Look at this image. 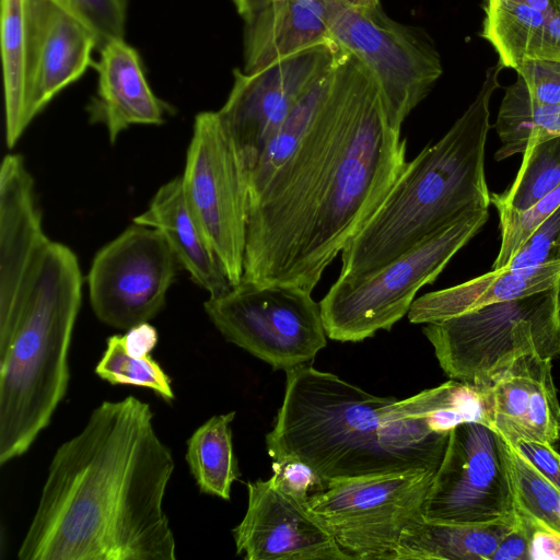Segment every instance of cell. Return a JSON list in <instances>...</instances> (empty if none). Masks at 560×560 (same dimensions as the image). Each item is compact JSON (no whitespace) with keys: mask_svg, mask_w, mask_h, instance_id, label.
Masks as SVG:
<instances>
[{"mask_svg":"<svg viewBox=\"0 0 560 560\" xmlns=\"http://www.w3.org/2000/svg\"><path fill=\"white\" fill-rule=\"evenodd\" d=\"M406 164L375 81L345 51L304 138L248 200L242 280L312 292Z\"/></svg>","mask_w":560,"mask_h":560,"instance_id":"1","label":"cell"},{"mask_svg":"<svg viewBox=\"0 0 560 560\" xmlns=\"http://www.w3.org/2000/svg\"><path fill=\"white\" fill-rule=\"evenodd\" d=\"M149 404L102 401L55 452L20 560H175L164 511L175 469Z\"/></svg>","mask_w":560,"mask_h":560,"instance_id":"2","label":"cell"},{"mask_svg":"<svg viewBox=\"0 0 560 560\" xmlns=\"http://www.w3.org/2000/svg\"><path fill=\"white\" fill-rule=\"evenodd\" d=\"M75 253L45 233L35 186L0 189V464L48 427L70 380L82 301Z\"/></svg>","mask_w":560,"mask_h":560,"instance_id":"3","label":"cell"},{"mask_svg":"<svg viewBox=\"0 0 560 560\" xmlns=\"http://www.w3.org/2000/svg\"><path fill=\"white\" fill-rule=\"evenodd\" d=\"M285 390L266 445L272 459L294 457L326 482L423 468L436 470L448 434L380 397L303 364L285 371Z\"/></svg>","mask_w":560,"mask_h":560,"instance_id":"4","label":"cell"},{"mask_svg":"<svg viewBox=\"0 0 560 560\" xmlns=\"http://www.w3.org/2000/svg\"><path fill=\"white\" fill-rule=\"evenodd\" d=\"M504 66L486 71L475 100L448 131L404 171L363 228L341 252L340 281L366 277L460 215L491 203L485 174L490 101Z\"/></svg>","mask_w":560,"mask_h":560,"instance_id":"5","label":"cell"},{"mask_svg":"<svg viewBox=\"0 0 560 560\" xmlns=\"http://www.w3.org/2000/svg\"><path fill=\"white\" fill-rule=\"evenodd\" d=\"M423 334L450 378L490 386L523 355H560L556 284L532 295L425 324Z\"/></svg>","mask_w":560,"mask_h":560,"instance_id":"6","label":"cell"},{"mask_svg":"<svg viewBox=\"0 0 560 560\" xmlns=\"http://www.w3.org/2000/svg\"><path fill=\"white\" fill-rule=\"evenodd\" d=\"M488 218V209L469 211L373 273L353 281L337 279L319 302L327 337L359 342L390 330L408 313L417 292L435 281Z\"/></svg>","mask_w":560,"mask_h":560,"instance_id":"7","label":"cell"},{"mask_svg":"<svg viewBox=\"0 0 560 560\" xmlns=\"http://www.w3.org/2000/svg\"><path fill=\"white\" fill-rule=\"evenodd\" d=\"M434 470L329 480L306 504L350 560H396L404 529L423 517Z\"/></svg>","mask_w":560,"mask_h":560,"instance_id":"8","label":"cell"},{"mask_svg":"<svg viewBox=\"0 0 560 560\" xmlns=\"http://www.w3.org/2000/svg\"><path fill=\"white\" fill-rule=\"evenodd\" d=\"M300 287L241 280L209 296L205 311L224 339L273 370L311 364L326 347L319 303Z\"/></svg>","mask_w":560,"mask_h":560,"instance_id":"9","label":"cell"},{"mask_svg":"<svg viewBox=\"0 0 560 560\" xmlns=\"http://www.w3.org/2000/svg\"><path fill=\"white\" fill-rule=\"evenodd\" d=\"M329 40L368 70L389 124L399 131L443 72L440 54L425 32L388 18L380 0L345 10L331 25Z\"/></svg>","mask_w":560,"mask_h":560,"instance_id":"10","label":"cell"},{"mask_svg":"<svg viewBox=\"0 0 560 560\" xmlns=\"http://www.w3.org/2000/svg\"><path fill=\"white\" fill-rule=\"evenodd\" d=\"M180 182L187 206L232 285L240 283L246 247L247 179L218 112L195 117Z\"/></svg>","mask_w":560,"mask_h":560,"instance_id":"11","label":"cell"},{"mask_svg":"<svg viewBox=\"0 0 560 560\" xmlns=\"http://www.w3.org/2000/svg\"><path fill=\"white\" fill-rule=\"evenodd\" d=\"M514 512L505 440L482 423L458 424L448 434L423 504V518L488 524Z\"/></svg>","mask_w":560,"mask_h":560,"instance_id":"12","label":"cell"},{"mask_svg":"<svg viewBox=\"0 0 560 560\" xmlns=\"http://www.w3.org/2000/svg\"><path fill=\"white\" fill-rule=\"evenodd\" d=\"M345 51L326 42L245 73L234 70V83L218 110L247 175L267 141L296 104L338 63Z\"/></svg>","mask_w":560,"mask_h":560,"instance_id":"13","label":"cell"},{"mask_svg":"<svg viewBox=\"0 0 560 560\" xmlns=\"http://www.w3.org/2000/svg\"><path fill=\"white\" fill-rule=\"evenodd\" d=\"M178 267L159 231L132 223L93 258L88 287L95 316L126 331L149 323L165 306Z\"/></svg>","mask_w":560,"mask_h":560,"instance_id":"14","label":"cell"},{"mask_svg":"<svg viewBox=\"0 0 560 560\" xmlns=\"http://www.w3.org/2000/svg\"><path fill=\"white\" fill-rule=\"evenodd\" d=\"M246 486V513L232 530L237 555L246 560H350L307 504L271 477Z\"/></svg>","mask_w":560,"mask_h":560,"instance_id":"15","label":"cell"},{"mask_svg":"<svg viewBox=\"0 0 560 560\" xmlns=\"http://www.w3.org/2000/svg\"><path fill=\"white\" fill-rule=\"evenodd\" d=\"M30 122L92 61L98 38L90 24L65 0H28Z\"/></svg>","mask_w":560,"mask_h":560,"instance_id":"16","label":"cell"},{"mask_svg":"<svg viewBox=\"0 0 560 560\" xmlns=\"http://www.w3.org/2000/svg\"><path fill=\"white\" fill-rule=\"evenodd\" d=\"M373 0H261L244 20V69L256 72L300 50L329 40L331 25L348 8Z\"/></svg>","mask_w":560,"mask_h":560,"instance_id":"17","label":"cell"},{"mask_svg":"<svg viewBox=\"0 0 560 560\" xmlns=\"http://www.w3.org/2000/svg\"><path fill=\"white\" fill-rule=\"evenodd\" d=\"M551 361L538 354L523 355L490 385L492 429L505 441L527 439L552 445L558 439L560 402Z\"/></svg>","mask_w":560,"mask_h":560,"instance_id":"18","label":"cell"},{"mask_svg":"<svg viewBox=\"0 0 560 560\" xmlns=\"http://www.w3.org/2000/svg\"><path fill=\"white\" fill-rule=\"evenodd\" d=\"M97 91L88 105L91 124L106 128L110 143L132 125H161L166 105L152 92L137 50L124 37L100 47Z\"/></svg>","mask_w":560,"mask_h":560,"instance_id":"19","label":"cell"},{"mask_svg":"<svg viewBox=\"0 0 560 560\" xmlns=\"http://www.w3.org/2000/svg\"><path fill=\"white\" fill-rule=\"evenodd\" d=\"M132 221L159 231L180 267L209 296L220 295L232 288L220 259L187 206L180 176L163 184L147 210Z\"/></svg>","mask_w":560,"mask_h":560,"instance_id":"20","label":"cell"},{"mask_svg":"<svg viewBox=\"0 0 560 560\" xmlns=\"http://www.w3.org/2000/svg\"><path fill=\"white\" fill-rule=\"evenodd\" d=\"M560 278V259L536 267L490 272L416 299L407 315L412 324L441 322L483 306L551 289Z\"/></svg>","mask_w":560,"mask_h":560,"instance_id":"21","label":"cell"},{"mask_svg":"<svg viewBox=\"0 0 560 560\" xmlns=\"http://www.w3.org/2000/svg\"><path fill=\"white\" fill-rule=\"evenodd\" d=\"M514 523L515 512L488 524L430 522L421 517L404 529L396 560H490Z\"/></svg>","mask_w":560,"mask_h":560,"instance_id":"22","label":"cell"},{"mask_svg":"<svg viewBox=\"0 0 560 560\" xmlns=\"http://www.w3.org/2000/svg\"><path fill=\"white\" fill-rule=\"evenodd\" d=\"M30 2L1 0L5 142L12 149L30 125L28 100Z\"/></svg>","mask_w":560,"mask_h":560,"instance_id":"23","label":"cell"},{"mask_svg":"<svg viewBox=\"0 0 560 560\" xmlns=\"http://www.w3.org/2000/svg\"><path fill=\"white\" fill-rule=\"evenodd\" d=\"M406 416L421 419L440 434L462 423L477 422L493 425V399L490 386L450 380L400 400Z\"/></svg>","mask_w":560,"mask_h":560,"instance_id":"24","label":"cell"},{"mask_svg":"<svg viewBox=\"0 0 560 560\" xmlns=\"http://www.w3.org/2000/svg\"><path fill=\"white\" fill-rule=\"evenodd\" d=\"M235 411L217 415L187 440L186 462L201 493L229 501L241 472L233 451L231 423Z\"/></svg>","mask_w":560,"mask_h":560,"instance_id":"25","label":"cell"},{"mask_svg":"<svg viewBox=\"0 0 560 560\" xmlns=\"http://www.w3.org/2000/svg\"><path fill=\"white\" fill-rule=\"evenodd\" d=\"M494 127L501 141L494 159L501 161L523 153L530 139L560 136V104L537 103L517 75L505 89Z\"/></svg>","mask_w":560,"mask_h":560,"instance_id":"26","label":"cell"},{"mask_svg":"<svg viewBox=\"0 0 560 560\" xmlns=\"http://www.w3.org/2000/svg\"><path fill=\"white\" fill-rule=\"evenodd\" d=\"M547 14L509 0H486L481 36L504 68L516 70L534 60Z\"/></svg>","mask_w":560,"mask_h":560,"instance_id":"27","label":"cell"},{"mask_svg":"<svg viewBox=\"0 0 560 560\" xmlns=\"http://www.w3.org/2000/svg\"><path fill=\"white\" fill-rule=\"evenodd\" d=\"M336 66L296 104L267 141L247 175L248 200L264 189L304 138L330 89Z\"/></svg>","mask_w":560,"mask_h":560,"instance_id":"28","label":"cell"},{"mask_svg":"<svg viewBox=\"0 0 560 560\" xmlns=\"http://www.w3.org/2000/svg\"><path fill=\"white\" fill-rule=\"evenodd\" d=\"M512 185L491 194L497 211H523L560 186V136L530 139Z\"/></svg>","mask_w":560,"mask_h":560,"instance_id":"29","label":"cell"},{"mask_svg":"<svg viewBox=\"0 0 560 560\" xmlns=\"http://www.w3.org/2000/svg\"><path fill=\"white\" fill-rule=\"evenodd\" d=\"M150 352L130 347L125 334L113 335L107 339L94 372L112 385L148 388L171 401L175 398L171 378Z\"/></svg>","mask_w":560,"mask_h":560,"instance_id":"30","label":"cell"},{"mask_svg":"<svg viewBox=\"0 0 560 560\" xmlns=\"http://www.w3.org/2000/svg\"><path fill=\"white\" fill-rule=\"evenodd\" d=\"M505 454L515 508L560 532V491L506 441Z\"/></svg>","mask_w":560,"mask_h":560,"instance_id":"31","label":"cell"},{"mask_svg":"<svg viewBox=\"0 0 560 560\" xmlns=\"http://www.w3.org/2000/svg\"><path fill=\"white\" fill-rule=\"evenodd\" d=\"M560 206V186L523 211H498L501 245L493 269L504 268L518 248Z\"/></svg>","mask_w":560,"mask_h":560,"instance_id":"32","label":"cell"},{"mask_svg":"<svg viewBox=\"0 0 560 560\" xmlns=\"http://www.w3.org/2000/svg\"><path fill=\"white\" fill-rule=\"evenodd\" d=\"M557 259H560V206L527 238L504 268L518 270Z\"/></svg>","mask_w":560,"mask_h":560,"instance_id":"33","label":"cell"},{"mask_svg":"<svg viewBox=\"0 0 560 560\" xmlns=\"http://www.w3.org/2000/svg\"><path fill=\"white\" fill-rule=\"evenodd\" d=\"M94 30L98 48L113 38L124 37L125 0H65Z\"/></svg>","mask_w":560,"mask_h":560,"instance_id":"34","label":"cell"},{"mask_svg":"<svg viewBox=\"0 0 560 560\" xmlns=\"http://www.w3.org/2000/svg\"><path fill=\"white\" fill-rule=\"evenodd\" d=\"M271 478L284 492L302 502L325 489L327 482L306 463L294 457L272 459Z\"/></svg>","mask_w":560,"mask_h":560,"instance_id":"35","label":"cell"},{"mask_svg":"<svg viewBox=\"0 0 560 560\" xmlns=\"http://www.w3.org/2000/svg\"><path fill=\"white\" fill-rule=\"evenodd\" d=\"M529 96L540 104H560V62L527 60L516 70Z\"/></svg>","mask_w":560,"mask_h":560,"instance_id":"36","label":"cell"},{"mask_svg":"<svg viewBox=\"0 0 560 560\" xmlns=\"http://www.w3.org/2000/svg\"><path fill=\"white\" fill-rule=\"evenodd\" d=\"M532 524L515 508V523L500 540L490 560H530Z\"/></svg>","mask_w":560,"mask_h":560,"instance_id":"37","label":"cell"},{"mask_svg":"<svg viewBox=\"0 0 560 560\" xmlns=\"http://www.w3.org/2000/svg\"><path fill=\"white\" fill-rule=\"evenodd\" d=\"M509 443L560 491V460L551 444L527 439Z\"/></svg>","mask_w":560,"mask_h":560,"instance_id":"38","label":"cell"},{"mask_svg":"<svg viewBox=\"0 0 560 560\" xmlns=\"http://www.w3.org/2000/svg\"><path fill=\"white\" fill-rule=\"evenodd\" d=\"M528 518L533 527L530 560H560V532L539 521Z\"/></svg>","mask_w":560,"mask_h":560,"instance_id":"39","label":"cell"},{"mask_svg":"<svg viewBox=\"0 0 560 560\" xmlns=\"http://www.w3.org/2000/svg\"><path fill=\"white\" fill-rule=\"evenodd\" d=\"M534 60L560 62V12L547 14Z\"/></svg>","mask_w":560,"mask_h":560,"instance_id":"40","label":"cell"},{"mask_svg":"<svg viewBox=\"0 0 560 560\" xmlns=\"http://www.w3.org/2000/svg\"><path fill=\"white\" fill-rule=\"evenodd\" d=\"M525 4L546 14L560 12V0H509Z\"/></svg>","mask_w":560,"mask_h":560,"instance_id":"41","label":"cell"},{"mask_svg":"<svg viewBox=\"0 0 560 560\" xmlns=\"http://www.w3.org/2000/svg\"><path fill=\"white\" fill-rule=\"evenodd\" d=\"M259 1L261 0H233L240 15L244 14Z\"/></svg>","mask_w":560,"mask_h":560,"instance_id":"42","label":"cell"},{"mask_svg":"<svg viewBox=\"0 0 560 560\" xmlns=\"http://www.w3.org/2000/svg\"><path fill=\"white\" fill-rule=\"evenodd\" d=\"M556 298H557V316H558V323L560 327V278L556 283Z\"/></svg>","mask_w":560,"mask_h":560,"instance_id":"43","label":"cell"},{"mask_svg":"<svg viewBox=\"0 0 560 560\" xmlns=\"http://www.w3.org/2000/svg\"><path fill=\"white\" fill-rule=\"evenodd\" d=\"M552 447L560 454V433L556 442L552 444Z\"/></svg>","mask_w":560,"mask_h":560,"instance_id":"44","label":"cell"},{"mask_svg":"<svg viewBox=\"0 0 560 560\" xmlns=\"http://www.w3.org/2000/svg\"><path fill=\"white\" fill-rule=\"evenodd\" d=\"M558 453V452H557ZM558 457H559V460H560V454L558 453Z\"/></svg>","mask_w":560,"mask_h":560,"instance_id":"45","label":"cell"}]
</instances>
